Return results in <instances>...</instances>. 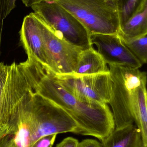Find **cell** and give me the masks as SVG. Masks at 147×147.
<instances>
[{
  "label": "cell",
  "instance_id": "obj_6",
  "mask_svg": "<svg viewBox=\"0 0 147 147\" xmlns=\"http://www.w3.org/2000/svg\"><path fill=\"white\" fill-rule=\"evenodd\" d=\"M35 17L44 41L47 61L46 73L54 75L74 73L79 53L83 50L57 36L36 14Z\"/></svg>",
  "mask_w": 147,
  "mask_h": 147
},
{
  "label": "cell",
  "instance_id": "obj_23",
  "mask_svg": "<svg viewBox=\"0 0 147 147\" xmlns=\"http://www.w3.org/2000/svg\"><path fill=\"white\" fill-rule=\"evenodd\" d=\"M16 0H8L7 14L8 15L11 11L15 7Z\"/></svg>",
  "mask_w": 147,
  "mask_h": 147
},
{
  "label": "cell",
  "instance_id": "obj_15",
  "mask_svg": "<svg viewBox=\"0 0 147 147\" xmlns=\"http://www.w3.org/2000/svg\"><path fill=\"white\" fill-rule=\"evenodd\" d=\"M57 136L52 134L43 136L36 141L31 147H52Z\"/></svg>",
  "mask_w": 147,
  "mask_h": 147
},
{
  "label": "cell",
  "instance_id": "obj_16",
  "mask_svg": "<svg viewBox=\"0 0 147 147\" xmlns=\"http://www.w3.org/2000/svg\"><path fill=\"white\" fill-rule=\"evenodd\" d=\"M8 0H0V55L4 20L8 16Z\"/></svg>",
  "mask_w": 147,
  "mask_h": 147
},
{
  "label": "cell",
  "instance_id": "obj_14",
  "mask_svg": "<svg viewBox=\"0 0 147 147\" xmlns=\"http://www.w3.org/2000/svg\"><path fill=\"white\" fill-rule=\"evenodd\" d=\"M116 1L120 20V27L147 3V0H116Z\"/></svg>",
  "mask_w": 147,
  "mask_h": 147
},
{
  "label": "cell",
  "instance_id": "obj_4",
  "mask_svg": "<svg viewBox=\"0 0 147 147\" xmlns=\"http://www.w3.org/2000/svg\"><path fill=\"white\" fill-rule=\"evenodd\" d=\"M76 17L90 34H117L120 20L116 0H49Z\"/></svg>",
  "mask_w": 147,
  "mask_h": 147
},
{
  "label": "cell",
  "instance_id": "obj_18",
  "mask_svg": "<svg viewBox=\"0 0 147 147\" xmlns=\"http://www.w3.org/2000/svg\"><path fill=\"white\" fill-rule=\"evenodd\" d=\"M79 142L77 139L68 137L64 139L61 142L56 145L55 147H78Z\"/></svg>",
  "mask_w": 147,
  "mask_h": 147
},
{
  "label": "cell",
  "instance_id": "obj_13",
  "mask_svg": "<svg viewBox=\"0 0 147 147\" xmlns=\"http://www.w3.org/2000/svg\"><path fill=\"white\" fill-rule=\"evenodd\" d=\"M122 43L142 65L147 61V34L133 38L123 39Z\"/></svg>",
  "mask_w": 147,
  "mask_h": 147
},
{
  "label": "cell",
  "instance_id": "obj_22",
  "mask_svg": "<svg viewBox=\"0 0 147 147\" xmlns=\"http://www.w3.org/2000/svg\"><path fill=\"white\" fill-rule=\"evenodd\" d=\"M8 65H4L3 63H0V82L7 72Z\"/></svg>",
  "mask_w": 147,
  "mask_h": 147
},
{
  "label": "cell",
  "instance_id": "obj_2",
  "mask_svg": "<svg viewBox=\"0 0 147 147\" xmlns=\"http://www.w3.org/2000/svg\"><path fill=\"white\" fill-rule=\"evenodd\" d=\"M112 82L109 104L115 128L135 123L147 147V74L124 65H108Z\"/></svg>",
  "mask_w": 147,
  "mask_h": 147
},
{
  "label": "cell",
  "instance_id": "obj_19",
  "mask_svg": "<svg viewBox=\"0 0 147 147\" xmlns=\"http://www.w3.org/2000/svg\"><path fill=\"white\" fill-rule=\"evenodd\" d=\"M78 147H103L101 142L93 139H86L79 142Z\"/></svg>",
  "mask_w": 147,
  "mask_h": 147
},
{
  "label": "cell",
  "instance_id": "obj_17",
  "mask_svg": "<svg viewBox=\"0 0 147 147\" xmlns=\"http://www.w3.org/2000/svg\"><path fill=\"white\" fill-rule=\"evenodd\" d=\"M0 147H18L15 134H8L0 140Z\"/></svg>",
  "mask_w": 147,
  "mask_h": 147
},
{
  "label": "cell",
  "instance_id": "obj_10",
  "mask_svg": "<svg viewBox=\"0 0 147 147\" xmlns=\"http://www.w3.org/2000/svg\"><path fill=\"white\" fill-rule=\"evenodd\" d=\"M101 143L103 147H144L140 131L134 124L115 129Z\"/></svg>",
  "mask_w": 147,
  "mask_h": 147
},
{
  "label": "cell",
  "instance_id": "obj_3",
  "mask_svg": "<svg viewBox=\"0 0 147 147\" xmlns=\"http://www.w3.org/2000/svg\"><path fill=\"white\" fill-rule=\"evenodd\" d=\"M18 147H31L43 136L72 133L80 134L77 123L55 104L33 90L22 100L16 115Z\"/></svg>",
  "mask_w": 147,
  "mask_h": 147
},
{
  "label": "cell",
  "instance_id": "obj_12",
  "mask_svg": "<svg viewBox=\"0 0 147 147\" xmlns=\"http://www.w3.org/2000/svg\"><path fill=\"white\" fill-rule=\"evenodd\" d=\"M147 34V3L119 28L117 34L123 39Z\"/></svg>",
  "mask_w": 147,
  "mask_h": 147
},
{
  "label": "cell",
  "instance_id": "obj_21",
  "mask_svg": "<svg viewBox=\"0 0 147 147\" xmlns=\"http://www.w3.org/2000/svg\"><path fill=\"white\" fill-rule=\"evenodd\" d=\"M22 3L27 7H31V6L36 3L42 1H48L49 0H21Z\"/></svg>",
  "mask_w": 147,
  "mask_h": 147
},
{
  "label": "cell",
  "instance_id": "obj_9",
  "mask_svg": "<svg viewBox=\"0 0 147 147\" xmlns=\"http://www.w3.org/2000/svg\"><path fill=\"white\" fill-rule=\"evenodd\" d=\"M20 40L28 61L39 65L45 70L47 69L44 41L34 13L24 17L20 32Z\"/></svg>",
  "mask_w": 147,
  "mask_h": 147
},
{
  "label": "cell",
  "instance_id": "obj_1",
  "mask_svg": "<svg viewBox=\"0 0 147 147\" xmlns=\"http://www.w3.org/2000/svg\"><path fill=\"white\" fill-rule=\"evenodd\" d=\"M33 71L35 92L64 109L77 123L80 134L102 142L114 130L113 114L107 104L75 96L39 65H34Z\"/></svg>",
  "mask_w": 147,
  "mask_h": 147
},
{
  "label": "cell",
  "instance_id": "obj_8",
  "mask_svg": "<svg viewBox=\"0 0 147 147\" xmlns=\"http://www.w3.org/2000/svg\"><path fill=\"white\" fill-rule=\"evenodd\" d=\"M90 41L108 65H124L139 69L142 65L122 43L117 34H91Z\"/></svg>",
  "mask_w": 147,
  "mask_h": 147
},
{
  "label": "cell",
  "instance_id": "obj_11",
  "mask_svg": "<svg viewBox=\"0 0 147 147\" xmlns=\"http://www.w3.org/2000/svg\"><path fill=\"white\" fill-rule=\"evenodd\" d=\"M108 72H109L108 64L97 51L91 46L81 51L72 74L79 76Z\"/></svg>",
  "mask_w": 147,
  "mask_h": 147
},
{
  "label": "cell",
  "instance_id": "obj_7",
  "mask_svg": "<svg viewBox=\"0 0 147 147\" xmlns=\"http://www.w3.org/2000/svg\"><path fill=\"white\" fill-rule=\"evenodd\" d=\"M51 75L66 91L80 99L107 104L111 99L112 82L109 72L79 76Z\"/></svg>",
  "mask_w": 147,
  "mask_h": 147
},
{
  "label": "cell",
  "instance_id": "obj_20",
  "mask_svg": "<svg viewBox=\"0 0 147 147\" xmlns=\"http://www.w3.org/2000/svg\"><path fill=\"white\" fill-rule=\"evenodd\" d=\"M8 134H14L10 126H4L0 127V140Z\"/></svg>",
  "mask_w": 147,
  "mask_h": 147
},
{
  "label": "cell",
  "instance_id": "obj_5",
  "mask_svg": "<svg viewBox=\"0 0 147 147\" xmlns=\"http://www.w3.org/2000/svg\"><path fill=\"white\" fill-rule=\"evenodd\" d=\"M31 8L60 38L83 50L93 46L89 31L76 17L56 2H41Z\"/></svg>",
  "mask_w": 147,
  "mask_h": 147
}]
</instances>
